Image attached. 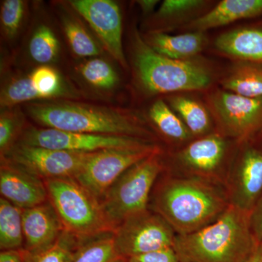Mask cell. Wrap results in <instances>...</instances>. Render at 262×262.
Wrapping results in <instances>:
<instances>
[{
  "label": "cell",
  "mask_w": 262,
  "mask_h": 262,
  "mask_svg": "<svg viewBox=\"0 0 262 262\" xmlns=\"http://www.w3.org/2000/svg\"><path fill=\"white\" fill-rule=\"evenodd\" d=\"M250 215L230 205L211 225L177 234L174 251L181 262H248L259 246Z\"/></svg>",
  "instance_id": "obj_1"
},
{
  "label": "cell",
  "mask_w": 262,
  "mask_h": 262,
  "mask_svg": "<svg viewBox=\"0 0 262 262\" xmlns=\"http://www.w3.org/2000/svg\"><path fill=\"white\" fill-rule=\"evenodd\" d=\"M154 204L155 212L177 235L193 233L211 225L230 206L216 187L198 178L173 179L163 183Z\"/></svg>",
  "instance_id": "obj_2"
},
{
  "label": "cell",
  "mask_w": 262,
  "mask_h": 262,
  "mask_svg": "<svg viewBox=\"0 0 262 262\" xmlns=\"http://www.w3.org/2000/svg\"><path fill=\"white\" fill-rule=\"evenodd\" d=\"M29 115L48 128L82 133L131 136L147 139L149 134L130 115L113 110L70 101L32 103Z\"/></svg>",
  "instance_id": "obj_3"
},
{
  "label": "cell",
  "mask_w": 262,
  "mask_h": 262,
  "mask_svg": "<svg viewBox=\"0 0 262 262\" xmlns=\"http://www.w3.org/2000/svg\"><path fill=\"white\" fill-rule=\"evenodd\" d=\"M136 73L143 87L151 94L200 91L209 87V69L196 60H176L160 55L136 33L134 39Z\"/></svg>",
  "instance_id": "obj_4"
},
{
  "label": "cell",
  "mask_w": 262,
  "mask_h": 262,
  "mask_svg": "<svg viewBox=\"0 0 262 262\" xmlns=\"http://www.w3.org/2000/svg\"><path fill=\"white\" fill-rule=\"evenodd\" d=\"M48 199L66 232L80 241L113 232L101 202L74 178L44 181Z\"/></svg>",
  "instance_id": "obj_5"
},
{
  "label": "cell",
  "mask_w": 262,
  "mask_h": 262,
  "mask_svg": "<svg viewBox=\"0 0 262 262\" xmlns=\"http://www.w3.org/2000/svg\"><path fill=\"white\" fill-rule=\"evenodd\" d=\"M161 170L159 152L155 153L127 169L108 189L101 203L114 228L148 209L150 192Z\"/></svg>",
  "instance_id": "obj_6"
},
{
  "label": "cell",
  "mask_w": 262,
  "mask_h": 262,
  "mask_svg": "<svg viewBox=\"0 0 262 262\" xmlns=\"http://www.w3.org/2000/svg\"><path fill=\"white\" fill-rule=\"evenodd\" d=\"M117 251L128 258L173 248L177 234L163 217L146 210L129 217L113 231Z\"/></svg>",
  "instance_id": "obj_7"
},
{
  "label": "cell",
  "mask_w": 262,
  "mask_h": 262,
  "mask_svg": "<svg viewBox=\"0 0 262 262\" xmlns=\"http://www.w3.org/2000/svg\"><path fill=\"white\" fill-rule=\"evenodd\" d=\"M20 144L77 153H94L111 149H141L155 146L148 139L142 138L67 132L48 127L26 131Z\"/></svg>",
  "instance_id": "obj_8"
},
{
  "label": "cell",
  "mask_w": 262,
  "mask_h": 262,
  "mask_svg": "<svg viewBox=\"0 0 262 262\" xmlns=\"http://www.w3.org/2000/svg\"><path fill=\"white\" fill-rule=\"evenodd\" d=\"M156 146L141 149H111L92 153L75 179L101 202L114 183L125 171L150 155Z\"/></svg>",
  "instance_id": "obj_9"
},
{
  "label": "cell",
  "mask_w": 262,
  "mask_h": 262,
  "mask_svg": "<svg viewBox=\"0 0 262 262\" xmlns=\"http://www.w3.org/2000/svg\"><path fill=\"white\" fill-rule=\"evenodd\" d=\"M91 154L47 149L19 143L4 158L7 157L10 163L45 181L75 178Z\"/></svg>",
  "instance_id": "obj_10"
},
{
  "label": "cell",
  "mask_w": 262,
  "mask_h": 262,
  "mask_svg": "<svg viewBox=\"0 0 262 262\" xmlns=\"http://www.w3.org/2000/svg\"><path fill=\"white\" fill-rule=\"evenodd\" d=\"M208 101L225 135L243 140L262 127V98H248L227 91H216L210 95Z\"/></svg>",
  "instance_id": "obj_11"
},
{
  "label": "cell",
  "mask_w": 262,
  "mask_h": 262,
  "mask_svg": "<svg viewBox=\"0 0 262 262\" xmlns=\"http://www.w3.org/2000/svg\"><path fill=\"white\" fill-rule=\"evenodd\" d=\"M70 4L87 20L110 55L126 68L122 48V15L118 5L111 0H75Z\"/></svg>",
  "instance_id": "obj_12"
},
{
  "label": "cell",
  "mask_w": 262,
  "mask_h": 262,
  "mask_svg": "<svg viewBox=\"0 0 262 262\" xmlns=\"http://www.w3.org/2000/svg\"><path fill=\"white\" fill-rule=\"evenodd\" d=\"M262 196V151L248 148L234 173L231 206L251 214Z\"/></svg>",
  "instance_id": "obj_13"
},
{
  "label": "cell",
  "mask_w": 262,
  "mask_h": 262,
  "mask_svg": "<svg viewBox=\"0 0 262 262\" xmlns=\"http://www.w3.org/2000/svg\"><path fill=\"white\" fill-rule=\"evenodd\" d=\"M0 192L2 198L23 210L49 201L42 179L10 163L1 165Z\"/></svg>",
  "instance_id": "obj_14"
},
{
  "label": "cell",
  "mask_w": 262,
  "mask_h": 262,
  "mask_svg": "<svg viewBox=\"0 0 262 262\" xmlns=\"http://www.w3.org/2000/svg\"><path fill=\"white\" fill-rule=\"evenodd\" d=\"M23 249L39 252L51 247L65 232L59 217L48 201L39 206L23 210Z\"/></svg>",
  "instance_id": "obj_15"
},
{
  "label": "cell",
  "mask_w": 262,
  "mask_h": 262,
  "mask_svg": "<svg viewBox=\"0 0 262 262\" xmlns=\"http://www.w3.org/2000/svg\"><path fill=\"white\" fill-rule=\"evenodd\" d=\"M227 142L219 134H210L190 143L178 154L179 163L200 176L213 174L224 161Z\"/></svg>",
  "instance_id": "obj_16"
},
{
  "label": "cell",
  "mask_w": 262,
  "mask_h": 262,
  "mask_svg": "<svg viewBox=\"0 0 262 262\" xmlns=\"http://www.w3.org/2000/svg\"><path fill=\"white\" fill-rule=\"evenodd\" d=\"M262 14V0H224L213 9L193 20L189 27L203 32L241 19Z\"/></svg>",
  "instance_id": "obj_17"
},
{
  "label": "cell",
  "mask_w": 262,
  "mask_h": 262,
  "mask_svg": "<svg viewBox=\"0 0 262 262\" xmlns=\"http://www.w3.org/2000/svg\"><path fill=\"white\" fill-rule=\"evenodd\" d=\"M157 53L172 59H192L203 51L207 39L203 32H194L179 35H170L163 32H153L147 42Z\"/></svg>",
  "instance_id": "obj_18"
},
{
  "label": "cell",
  "mask_w": 262,
  "mask_h": 262,
  "mask_svg": "<svg viewBox=\"0 0 262 262\" xmlns=\"http://www.w3.org/2000/svg\"><path fill=\"white\" fill-rule=\"evenodd\" d=\"M215 47L232 58L262 63V30L245 28L230 31L217 38Z\"/></svg>",
  "instance_id": "obj_19"
},
{
  "label": "cell",
  "mask_w": 262,
  "mask_h": 262,
  "mask_svg": "<svg viewBox=\"0 0 262 262\" xmlns=\"http://www.w3.org/2000/svg\"><path fill=\"white\" fill-rule=\"evenodd\" d=\"M225 91L245 97L262 98V66L241 63L231 70L222 80Z\"/></svg>",
  "instance_id": "obj_20"
},
{
  "label": "cell",
  "mask_w": 262,
  "mask_h": 262,
  "mask_svg": "<svg viewBox=\"0 0 262 262\" xmlns=\"http://www.w3.org/2000/svg\"><path fill=\"white\" fill-rule=\"evenodd\" d=\"M23 209L0 198V248L2 251L21 250L24 245Z\"/></svg>",
  "instance_id": "obj_21"
},
{
  "label": "cell",
  "mask_w": 262,
  "mask_h": 262,
  "mask_svg": "<svg viewBox=\"0 0 262 262\" xmlns=\"http://www.w3.org/2000/svg\"><path fill=\"white\" fill-rule=\"evenodd\" d=\"M119 258L113 232H110L80 241L70 262H115Z\"/></svg>",
  "instance_id": "obj_22"
},
{
  "label": "cell",
  "mask_w": 262,
  "mask_h": 262,
  "mask_svg": "<svg viewBox=\"0 0 262 262\" xmlns=\"http://www.w3.org/2000/svg\"><path fill=\"white\" fill-rule=\"evenodd\" d=\"M169 103L194 136H204L211 127V119L206 107L192 98L184 96L170 98Z\"/></svg>",
  "instance_id": "obj_23"
},
{
  "label": "cell",
  "mask_w": 262,
  "mask_h": 262,
  "mask_svg": "<svg viewBox=\"0 0 262 262\" xmlns=\"http://www.w3.org/2000/svg\"><path fill=\"white\" fill-rule=\"evenodd\" d=\"M149 115L158 130L165 137L176 141H185L192 134L179 115L163 100H158L150 108Z\"/></svg>",
  "instance_id": "obj_24"
},
{
  "label": "cell",
  "mask_w": 262,
  "mask_h": 262,
  "mask_svg": "<svg viewBox=\"0 0 262 262\" xmlns=\"http://www.w3.org/2000/svg\"><path fill=\"white\" fill-rule=\"evenodd\" d=\"M80 239L69 232L62 234L51 247L39 252L30 253L20 250L24 262H70Z\"/></svg>",
  "instance_id": "obj_25"
},
{
  "label": "cell",
  "mask_w": 262,
  "mask_h": 262,
  "mask_svg": "<svg viewBox=\"0 0 262 262\" xmlns=\"http://www.w3.org/2000/svg\"><path fill=\"white\" fill-rule=\"evenodd\" d=\"M58 52V39L47 26H41L29 42V53L34 61L48 63L55 59Z\"/></svg>",
  "instance_id": "obj_26"
},
{
  "label": "cell",
  "mask_w": 262,
  "mask_h": 262,
  "mask_svg": "<svg viewBox=\"0 0 262 262\" xmlns=\"http://www.w3.org/2000/svg\"><path fill=\"white\" fill-rule=\"evenodd\" d=\"M80 71L84 80L98 89H113L118 80L112 66L101 58L86 62L81 66Z\"/></svg>",
  "instance_id": "obj_27"
},
{
  "label": "cell",
  "mask_w": 262,
  "mask_h": 262,
  "mask_svg": "<svg viewBox=\"0 0 262 262\" xmlns=\"http://www.w3.org/2000/svg\"><path fill=\"white\" fill-rule=\"evenodd\" d=\"M63 28L71 48L77 56L91 57L99 54L97 45L80 24L67 18L63 21Z\"/></svg>",
  "instance_id": "obj_28"
},
{
  "label": "cell",
  "mask_w": 262,
  "mask_h": 262,
  "mask_svg": "<svg viewBox=\"0 0 262 262\" xmlns=\"http://www.w3.org/2000/svg\"><path fill=\"white\" fill-rule=\"evenodd\" d=\"M43 99L33 86L30 77L12 81L1 95L2 107H10L18 103Z\"/></svg>",
  "instance_id": "obj_29"
},
{
  "label": "cell",
  "mask_w": 262,
  "mask_h": 262,
  "mask_svg": "<svg viewBox=\"0 0 262 262\" xmlns=\"http://www.w3.org/2000/svg\"><path fill=\"white\" fill-rule=\"evenodd\" d=\"M29 77L34 89L43 98L54 97L63 92L61 78L51 67H39Z\"/></svg>",
  "instance_id": "obj_30"
},
{
  "label": "cell",
  "mask_w": 262,
  "mask_h": 262,
  "mask_svg": "<svg viewBox=\"0 0 262 262\" xmlns=\"http://www.w3.org/2000/svg\"><path fill=\"white\" fill-rule=\"evenodd\" d=\"M24 13V3L20 0H5L2 5L1 22L3 30L8 37L16 34Z\"/></svg>",
  "instance_id": "obj_31"
},
{
  "label": "cell",
  "mask_w": 262,
  "mask_h": 262,
  "mask_svg": "<svg viewBox=\"0 0 262 262\" xmlns=\"http://www.w3.org/2000/svg\"><path fill=\"white\" fill-rule=\"evenodd\" d=\"M204 2L201 0H165L158 15L161 18H177L201 8Z\"/></svg>",
  "instance_id": "obj_32"
},
{
  "label": "cell",
  "mask_w": 262,
  "mask_h": 262,
  "mask_svg": "<svg viewBox=\"0 0 262 262\" xmlns=\"http://www.w3.org/2000/svg\"><path fill=\"white\" fill-rule=\"evenodd\" d=\"M18 132V123L14 117L9 115H2L0 118V150L3 158L15 146V140Z\"/></svg>",
  "instance_id": "obj_33"
},
{
  "label": "cell",
  "mask_w": 262,
  "mask_h": 262,
  "mask_svg": "<svg viewBox=\"0 0 262 262\" xmlns=\"http://www.w3.org/2000/svg\"><path fill=\"white\" fill-rule=\"evenodd\" d=\"M127 262H181L173 248H165L126 258Z\"/></svg>",
  "instance_id": "obj_34"
},
{
  "label": "cell",
  "mask_w": 262,
  "mask_h": 262,
  "mask_svg": "<svg viewBox=\"0 0 262 262\" xmlns=\"http://www.w3.org/2000/svg\"><path fill=\"white\" fill-rule=\"evenodd\" d=\"M251 228L258 244L262 242V196L250 215Z\"/></svg>",
  "instance_id": "obj_35"
},
{
  "label": "cell",
  "mask_w": 262,
  "mask_h": 262,
  "mask_svg": "<svg viewBox=\"0 0 262 262\" xmlns=\"http://www.w3.org/2000/svg\"><path fill=\"white\" fill-rule=\"evenodd\" d=\"M0 262H24V258L20 250H8L2 251Z\"/></svg>",
  "instance_id": "obj_36"
},
{
  "label": "cell",
  "mask_w": 262,
  "mask_h": 262,
  "mask_svg": "<svg viewBox=\"0 0 262 262\" xmlns=\"http://www.w3.org/2000/svg\"><path fill=\"white\" fill-rule=\"evenodd\" d=\"M158 3L159 1H155V0H142V1L138 2V4L140 5L144 13H149L152 11Z\"/></svg>",
  "instance_id": "obj_37"
},
{
  "label": "cell",
  "mask_w": 262,
  "mask_h": 262,
  "mask_svg": "<svg viewBox=\"0 0 262 262\" xmlns=\"http://www.w3.org/2000/svg\"><path fill=\"white\" fill-rule=\"evenodd\" d=\"M248 262H260V244L257 250L253 253V256L248 260Z\"/></svg>",
  "instance_id": "obj_38"
},
{
  "label": "cell",
  "mask_w": 262,
  "mask_h": 262,
  "mask_svg": "<svg viewBox=\"0 0 262 262\" xmlns=\"http://www.w3.org/2000/svg\"><path fill=\"white\" fill-rule=\"evenodd\" d=\"M260 262H262V242L260 244Z\"/></svg>",
  "instance_id": "obj_39"
},
{
  "label": "cell",
  "mask_w": 262,
  "mask_h": 262,
  "mask_svg": "<svg viewBox=\"0 0 262 262\" xmlns=\"http://www.w3.org/2000/svg\"><path fill=\"white\" fill-rule=\"evenodd\" d=\"M115 262H127L125 258H123L122 257L119 258L118 259L116 260Z\"/></svg>",
  "instance_id": "obj_40"
}]
</instances>
